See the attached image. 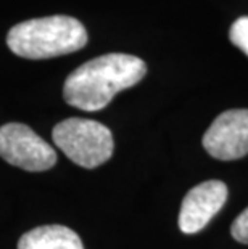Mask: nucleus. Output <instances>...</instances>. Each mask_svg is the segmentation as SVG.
Here are the masks:
<instances>
[{
    "mask_svg": "<svg viewBox=\"0 0 248 249\" xmlns=\"http://www.w3.org/2000/svg\"><path fill=\"white\" fill-rule=\"evenodd\" d=\"M147 72L140 58L128 53L97 56L76 68L66 77L63 98L82 111L103 109L116 93L139 84Z\"/></svg>",
    "mask_w": 248,
    "mask_h": 249,
    "instance_id": "1",
    "label": "nucleus"
},
{
    "mask_svg": "<svg viewBox=\"0 0 248 249\" xmlns=\"http://www.w3.org/2000/svg\"><path fill=\"white\" fill-rule=\"evenodd\" d=\"M87 31L71 17H45L23 21L8 31L7 45L15 55L28 60H45L81 50Z\"/></svg>",
    "mask_w": 248,
    "mask_h": 249,
    "instance_id": "2",
    "label": "nucleus"
},
{
    "mask_svg": "<svg viewBox=\"0 0 248 249\" xmlns=\"http://www.w3.org/2000/svg\"><path fill=\"white\" fill-rule=\"evenodd\" d=\"M55 145L81 167L94 169L113 155L114 142L107 125L92 119L70 118L58 123L52 132Z\"/></svg>",
    "mask_w": 248,
    "mask_h": 249,
    "instance_id": "3",
    "label": "nucleus"
},
{
    "mask_svg": "<svg viewBox=\"0 0 248 249\" xmlns=\"http://www.w3.org/2000/svg\"><path fill=\"white\" fill-rule=\"evenodd\" d=\"M0 156L12 166L29 172H44L57 162L54 146L19 123L0 127Z\"/></svg>",
    "mask_w": 248,
    "mask_h": 249,
    "instance_id": "4",
    "label": "nucleus"
},
{
    "mask_svg": "<svg viewBox=\"0 0 248 249\" xmlns=\"http://www.w3.org/2000/svg\"><path fill=\"white\" fill-rule=\"evenodd\" d=\"M203 148L214 160L234 161L248 155V109L221 113L203 135Z\"/></svg>",
    "mask_w": 248,
    "mask_h": 249,
    "instance_id": "5",
    "label": "nucleus"
},
{
    "mask_svg": "<svg viewBox=\"0 0 248 249\" xmlns=\"http://www.w3.org/2000/svg\"><path fill=\"white\" fill-rule=\"evenodd\" d=\"M228 199V187L219 180H208L193 187L186 195L181 213H179V229L186 235H193L203 230L210 220L223 209Z\"/></svg>",
    "mask_w": 248,
    "mask_h": 249,
    "instance_id": "6",
    "label": "nucleus"
},
{
    "mask_svg": "<svg viewBox=\"0 0 248 249\" xmlns=\"http://www.w3.org/2000/svg\"><path fill=\"white\" fill-rule=\"evenodd\" d=\"M18 249H84L79 235L65 225H42L24 233Z\"/></svg>",
    "mask_w": 248,
    "mask_h": 249,
    "instance_id": "7",
    "label": "nucleus"
},
{
    "mask_svg": "<svg viewBox=\"0 0 248 249\" xmlns=\"http://www.w3.org/2000/svg\"><path fill=\"white\" fill-rule=\"evenodd\" d=\"M230 42L248 56V17H242L230 26Z\"/></svg>",
    "mask_w": 248,
    "mask_h": 249,
    "instance_id": "8",
    "label": "nucleus"
},
{
    "mask_svg": "<svg viewBox=\"0 0 248 249\" xmlns=\"http://www.w3.org/2000/svg\"><path fill=\"white\" fill-rule=\"evenodd\" d=\"M230 233L234 236V240L244 243V245H248V208L245 211H242L239 217L232 222Z\"/></svg>",
    "mask_w": 248,
    "mask_h": 249,
    "instance_id": "9",
    "label": "nucleus"
}]
</instances>
